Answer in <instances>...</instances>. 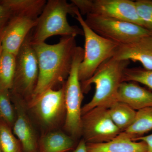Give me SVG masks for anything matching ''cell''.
I'll list each match as a JSON object with an SVG mask.
<instances>
[{
  "label": "cell",
  "instance_id": "3957f363",
  "mask_svg": "<svg viewBox=\"0 0 152 152\" xmlns=\"http://www.w3.org/2000/svg\"><path fill=\"white\" fill-rule=\"evenodd\" d=\"M46 2L45 0H6L12 14L1 39L3 50L16 56Z\"/></svg>",
  "mask_w": 152,
  "mask_h": 152
},
{
  "label": "cell",
  "instance_id": "7c38bea8",
  "mask_svg": "<svg viewBox=\"0 0 152 152\" xmlns=\"http://www.w3.org/2000/svg\"><path fill=\"white\" fill-rule=\"evenodd\" d=\"M11 96L16 112L13 132L20 143L24 152H38L35 133L23 104L25 101L17 96Z\"/></svg>",
  "mask_w": 152,
  "mask_h": 152
},
{
  "label": "cell",
  "instance_id": "d4e9b609",
  "mask_svg": "<svg viewBox=\"0 0 152 152\" xmlns=\"http://www.w3.org/2000/svg\"><path fill=\"white\" fill-rule=\"evenodd\" d=\"M134 141H143L147 145L146 152H152V134L132 139Z\"/></svg>",
  "mask_w": 152,
  "mask_h": 152
},
{
  "label": "cell",
  "instance_id": "9a60e30c",
  "mask_svg": "<svg viewBox=\"0 0 152 152\" xmlns=\"http://www.w3.org/2000/svg\"><path fill=\"white\" fill-rule=\"evenodd\" d=\"M87 152H146L143 141H134L121 132L110 141L100 143H86Z\"/></svg>",
  "mask_w": 152,
  "mask_h": 152
},
{
  "label": "cell",
  "instance_id": "ba28073f",
  "mask_svg": "<svg viewBox=\"0 0 152 152\" xmlns=\"http://www.w3.org/2000/svg\"><path fill=\"white\" fill-rule=\"evenodd\" d=\"M85 20L95 32L119 45L130 43L145 36L152 35L151 30L112 18L88 14Z\"/></svg>",
  "mask_w": 152,
  "mask_h": 152
},
{
  "label": "cell",
  "instance_id": "d6986e66",
  "mask_svg": "<svg viewBox=\"0 0 152 152\" xmlns=\"http://www.w3.org/2000/svg\"><path fill=\"white\" fill-rule=\"evenodd\" d=\"M16 56L2 49L0 54V88L12 89L15 71Z\"/></svg>",
  "mask_w": 152,
  "mask_h": 152
},
{
  "label": "cell",
  "instance_id": "277c9868",
  "mask_svg": "<svg viewBox=\"0 0 152 152\" xmlns=\"http://www.w3.org/2000/svg\"><path fill=\"white\" fill-rule=\"evenodd\" d=\"M77 8L65 0H49L31 31V42H44L48 38L59 35H83L82 29L68 23V14L75 17Z\"/></svg>",
  "mask_w": 152,
  "mask_h": 152
},
{
  "label": "cell",
  "instance_id": "5b68a950",
  "mask_svg": "<svg viewBox=\"0 0 152 152\" xmlns=\"http://www.w3.org/2000/svg\"><path fill=\"white\" fill-rule=\"evenodd\" d=\"M75 17L81 26L85 37L83 59L79 69L81 83L91 78L103 63L113 56L119 45L95 32L87 24L78 9Z\"/></svg>",
  "mask_w": 152,
  "mask_h": 152
},
{
  "label": "cell",
  "instance_id": "4316f807",
  "mask_svg": "<svg viewBox=\"0 0 152 152\" xmlns=\"http://www.w3.org/2000/svg\"><path fill=\"white\" fill-rule=\"evenodd\" d=\"M2 51V48L1 44V42H0V54H1Z\"/></svg>",
  "mask_w": 152,
  "mask_h": 152
},
{
  "label": "cell",
  "instance_id": "2e32d148",
  "mask_svg": "<svg viewBox=\"0 0 152 152\" xmlns=\"http://www.w3.org/2000/svg\"><path fill=\"white\" fill-rule=\"evenodd\" d=\"M75 142L69 135L60 131L44 134L38 144V152H69L74 149Z\"/></svg>",
  "mask_w": 152,
  "mask_h": 152
},
{
  "label": "cell",
  "instance_id": "52a82bcc",
  "mask_svg": "<svg viewBox=\"0 0 152 152\" xmlns=\"http://www.w3.org/2000/svg\"><path fill=\"white\" fill-rule=\"evenodd\" d=\"M84 49L77 46L67 79L65 83L66 115L64 129L71 136L82 134V103L83 96L79 78V69L84 57Z\"/></svg>",
  "mask_w": 152,
  "mask_h": 152
},
{
  "label": "cell",
  "instance_id": "8fae6325",
  "mask_svg": "<svg viewBox=\"0 0 152 152\" xmlns=\"http://www.w3.org/2000/svg\"><path fill=\"white\" fill-rule=\"evenodd\" d=\"M121 132L112 121L108 108L96 107L82 115V134L86 143L110 141Z\"/></svg>",
  "mask_w": 152,
  "mask_h": 152
},
{
  "label": "cell",
  "instance_id": "cb8c5ba5",
  "mask_svg": "<svg viewBox=\"0 0 152 152\" xmlns=\"http://www.w3.org/2000/svg\"><path fill=\"white\" fill-rule=\"evenodd\" d=\"M12 14L11 9L4 0H0V42Z\"/></svg>",
  "mask_w": 152,
  "mask_h": 152
},
{
  "label": "cell",
  "instance_id": "ac0fdd59",
  "mask_svg": "<svg viewBox=\"0 0 152 152\" xmlns=\"http://www.w3.org/2000/svg\"><path fill=\"white\" fill-rule=\"evenodd\" d=\"M152 130V107L137 111L132 124L122 133L131 139L144 136Z\"/></svg>",
  "mask_w": 152,
  "mask_h": 152
},
{
  "label": "cell",
  "instance_id": "5bb4252c",
  "mask_svg": "<svg viewBox=\"0 0 152 152\" xmlns=\"http://www.w3.org/2000/svg\"><path fill=\"white\" fill-rule=\"evenodd\" d=\"M118 101L127 104L135 110L152 107V92L134 82H123L120 85Z\"/></svg>",
  "mask_w": 152,
  "mask_h": 152
},
{
  "label": "cell",
  "instance_id": "484cf974",
  "mask_svg": "<svg viewBox=\"0 0 152 152\" xmlns=\"http://www.w3.org/2000/svg\"><path fill=\"white\" fill-rule=\"evenodd\" d=\"M72 152H87L86 143L83 139L79 142L77 146Z\"/></svg>",
  "mask_w": 152,
  "mask_h": 152
},
{
  "label": "cell",
  "instance_id": "e0dca14e",
  "mask_svg": "<svg viewBox=\"0 0 152 152\" xmlns=\"http://www.w3.org/2000/svg\"><path fill=\"white\" fill-rule=\"evenodd\" d=\"M108 111L113 122L121 132L132 124L137 113L127 104L118 101L113 104Z\"/></svg>",
  "mask_w": 152,
  "mask_h": 152
},
{
  "label": "cell",
  "instance_id": "30bf717a",
  "mask_svg": "<svg viewBox=\"0 0 152 152\" xmlns=\"http://www.w3.org/2000/svg\"><path fill=\"white\" fill-rule=\"evenodd\" d=\"M28 103L41 125L54 129L66 115L65 83L58 89L47 90Z\"/></svg>",
  "mask_w": 152,
  "mask_h": 152
},
{
  "label": "cell",
  "instance_id": "7402d4cb",
  "mask_svg": "<svg viewBox=\"0 0 152 152\" xmlns=\"http://www.w3.org/2000/svg\"><path fill=\"white\" fill-rule=\"evenodd\" d=\"M122 81L140 83L152 89V71L140 67L126 68L124 71Z\"/></svg>",
  "mask_w": 152,
  "mask_h": 152
},
{
  "label": "cell",
  "instance_id": "7a4b0ae2",
  "mask_svg": "<svg viewBox=\"0 0 152 152\" xmlns=\"http://www.w3.org/2000/svg\"><path fill=\"white\" fill-rule=\"evenodd\" d=\"M129 64V61L112 57L103 63L91 78L81 83L83 93L88 92L92 84L95 86L92 99L82 107V115L96 107L109 108L118 102V91L123 82L124 71Z\"/></svg>",
  "mask_w": 152,
  "mask_h": 152
},
{
  "label": "cell",
  "instance_id": "9c48e42d",
  "mask_svg": "<svg viewBox=\"0 0 152 152\" xmlns=\"http://www.w3.org/2000/svg\"><path fill=\"white\" fill-rule=\"evenodd\" d=\"M71 3L82 15L93 14L107 17L133 23L147 29L138 14L135 1L131 0H72Z\"/></svg>",
  "mask_w": 152,
  "mask_h": 152
},
{
  "label": "cell",
  "instance_id": "603a6c76",
  "mask_svg": "<svg viewBox=\"0 0 152 152\" xmlns=\"http://www.w3.org/2000/svg\"><path fill=\"white\" fill-rule=\"evenodd\" d=\"M135 4L139 17L147 29L152 31V1L138 0L136 1Z\"/></svg>",
  "mask_w": 152,
  "mask_h": 152
},
{
  "label": "cell",
  "instance_id": "4fadbf2b",
  "mask_svg": "<svg viewBox=\"0 0 152 152\" xmlns=\"http://www.w3.org/2000/svg\"><path fill=\"white\" fill-rule=\"evenodd\" d=\"M113 58L121 61L139 62L144 69L152 71V35L119 45Z\"/></svg>",
  "mask_w": 152,
  "mask_h": 152
},
{
  "label": "cell",
  "instance_id": "ffe728a7",
  "mask_svg": "<svg viewBox=\"0 0 152 152\" xmlns=\"http://www.w3.org/2000/svg\"><path fill=\"white\" fill-rule=\"evenodd\" d=\"M10 90L0 88V121L12 128L16 119V112Z\"/></svg>",
  "mask_w": 152,
  "mask_h": 152
},
{
  "label": "cell",
  "instance_id": "83f0119b",
  "mask_svg": "<svg viewBox=\"0 0 152 152\" xmlns=\"http://www.w3.org/2000/svg\"><path fill=\"white\" fill-rule=\"evenodd\" d=\"M0 152H2L1 149V145H0Z\"/></svg>",
  "mask_w": 152,
  "mask_h": 152
},
{
  "label": "cell",
  "instance_id": "8992f818",
  "mask_svg": "<svg viewBox=\"0 0 152 152\" xmlns=\"http://www.w3.org/2000/svg\"><path fill=\"white\" fill-rule=\"evenodd\" d=\"M28 34L16 56V67L11 95L28 102L37 84L39 68L37 58Z\"/></svg>",
  "mask_w": 152,
  "mask_h": 152
},
{
  "label": "cell",
  "instance_id": "6da1fadb",
  "mask_svg": "<svg viewBox=\"0 0 152 152\" xmlns=\"http://www.w3.org/2000/svg\"><path fill=\"white\" fill-rule=\"evenodd\" d=\"M75 37H62L59 42L54 45L45 42H31L37 58L39 75L35 91L30 101L47 90L55 89L57 86H62L65 83L70 72L77 47Z\"/></svg>",
  "mask_w": 152,
  "mask_h": 152
},
{
  "label": "cell",
  "instance_id": "44dd1931",
  "mask_svg": "<svg viewBox=\"0 0 152 152\" xmlns=\"http://www.w3.org/2000/svg\"><path fill=\"white\" fill-rule=\"evenodd\" d=\"M0 145L2 152H21V145L12 129L0 121Z\"/></svg>",
  "mask_w": 152,
  "mask_h": 152
}]
</instances>
